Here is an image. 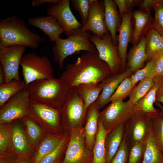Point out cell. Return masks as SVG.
I'll use <instances>...</instances> for the list:
<instances>
[{
	"mask_svg": "<svg viewBox=\"0 0 163 163\" xmlns=\"http://www.w3.org/2000/svg\"><path fill=\"white\" fill-rule=\"evenodd\" d=\"M113 74L98 52H86L74 63L68 65L59 78L69 89L84 84H99Z\"/></svg>",
	"mask_w": 163,
	"mask_h": 163,
	"instance_id": "cell-1",
	"label": "cell"
},
{
	"mask_svg": "<svg viewBox=\"0 0 163 163\" xmlns=\"http://www.w3.org/2000/svg\"><path fill=\"white\" fill-rule=\"evenodd\" d=\"M42 40L39 34L27 27L17 15L0 21V47L21 45L35 49Z\"/></svg>",
	"mask_w": 163,
	"mask_h": 163,
	"instance_id": "cell-2",
	"label": "cell"
},
{
	"mask_svg": "<svg viewBox=\"0 0 163 163\" xmlns=\"http://www.w3.org/2000/svg\"><path fill=\"white\" fill-rule=\"evenodd\" d=\"M31 100L61 109L70 89L59 78L34 81L27 87Z\"/></svg>",
	"mask_w": 163,
	"mask_h": 163,
	"instance_id": "cell-3",
	"label": "cell"
},
{
	"mask_svg": "<svg viewBox=\"0 0 163 163\" xmlns=\"http://www.w3.org/2000/svg\"><path fill=\"white\" fill-rule=\"evenodd\" d=\"M90 32L80 29L66 39L60 38L55 41L52 48L53 60L58 64L60 69L63 67L65 59L77 52L85 51L98 52L94 44L89 40L91 35Z\"/></svg>",
	"mask_w": 163,
	"mask_h": 163,
	"instance_id": "cell-4",
	"label": "cell"
},
{
	"mask_svg": "<svg viewBox=\"0 0 163 163\" xmlns=\"http://www.w3.org/2000/svg\"><path fill=\"white\" fill-rule=\"evenodd\" d=\"M61 109L30 99L27 116L35 121L46 133L61 135Z\"/></svg>",
	"mask_w": 163,
	"mask_h": 163,
	"instance_id": "cell-5",
	"label": "cell"
},
{
	"mask_svg": "<svg viewBox=\"0 0 163 163\" xmlns=\"http://www.w3.org/2000/svg\"><path fill=\"white\" fill-rule=\"evenodd\" d=\"M20 66L24 80L27 85L36 80L54 78L53 69L46 56H40L34 52L24 55Z\"/></svg>",
	"mask_w": 163,
	"mask_h": 163,
	"instance_id": "cell-6",
	"label": "cell"
},
{
	"mask_svg": "<svg viewBox=\"0 0 163 163\" xmlns=\"http://www.w3.org/2000/svg\"><path fill=\"white\" fill-rule=\"evenodd\" d=\"M69 130V142L60 163H92L93 152L86 146L84 128L82 126Z\"/></svg>",
	"mask_w": 163,
	"mask_h": 163,
	"instance_id": "cell-7",
	"label": "cell"
},
{
	"mask_svg": "<svg viewBox=\"0 0 163 163\" xmlns=\"http://www.w3.org/2000/svg\"><path fill=\"white\" fill-rule=\"evenodd\" d=\"M61 112V122L69 129L82 126L86 112L84 101L75 87L70 89Z\"/></svg>",
	"mask_w": 163,
	"mask_h": 163,
	"instance_id": "cell-8",
	"label": "cell"
},
{
	"mask_svg": "<svg viewBox=\"0 0 163 163\" xmlns=\"http://www.w3.org/2000/svg\"><path fill=\"white\" fill-rule=\"evenodd\" d=\"M111 102L99 114L104 126L109 132L125 124L134 112V104L129 99L126 101H116Z\"/></svg>",
	"mask_w": 163,
	"mask_h": 163,
	"instance_id": "cell-9",
	"label": "cell"
},
{
	"mask_svg": "<svg viewBox=\"0 0 163 163\" xmlns=\"http://www.w3.org/2000/svg\"><path fill=\"white\" fill-rule=\"evenodd\" d=\"M89 40L95 45L100 59L107 64L113 74L121 72L122 61L118 47L113 44L110 34H105L101 37L92 34Z\"/></svg>",
	"mask_w": 163,
	"mask_h": 163,
	"instance_id": "cell-10",
	"label": "cell"
},
{
	"mask_svg": "<svg viewBox=\"0 0 163 163\" xmlns=\"http://www.w3.org/2000/svg\"><path fill=\"white\" fill-rule=\"evenodd\" d=\"M26 46L17 45L0 47V62L5 76V83L14 79L21 80L19 67Z\"/></svg>",
	"mask_w": 163,
	"mask_h": 163,
	"instance_id": "cell-11",
	"label": "cell"
},
{
	"mask_svg": "<svg viewBox=\"0 0 163 163\" xmlns=\"http://www.w3.org/2000/svg\"><path fill=\"white\" fill-rule=\"evenodd\" d=\"M30 99L25 89L11 97L0 109V123H10L27 115Z\"/></svg>",
	"mask_w": 163,
	"mask_h": 163,
	"instance_id": "cell-12",
	"label": "cell"
},
{
	"mask_svg": "<svg viewBox=\"0 0 163 163\" xmlns=\"http://www.w3.org/2000/svg\"><path fill=\"white\" fill-rule=\"evenodd\" d=\"M153 120L147 115L135 111L126 123L124 134L129 146L146 141L152 129Z\"/></svg>",
	"mask_w": 163,
	"mask_h": 163,
	"instance_id": "cell-13",
	"label": "cell"
},
{
	"mask_svg": "<svg viewBox=\"0 0 163 163\" xmlns=\"http://www.w3.org/2000/svg\"><path fill=\"white\" fill-rule=\"evenodd\" d=\"M70 2L69 0H60L58 3L52 4L46 10L48 15L56 18L68 37L74 34L82 26L72 11Z\"/></svg>",
	"mask_w": 163,
	"mask_h": 163,
	"instance_id": "cell-14",
	"label": "cell"
},
{
	"mask_svg": "<svg viewBox=\"0 0 163 163\" xmlns=\"http://www.w3.org/2000/svg\"><path fill=\"white\" fill-rule=\"evenodd\" d=\"M104 11V1L91 0L88 19L81 30L83 31H89L100 37L105 34H110L105 23Z\"/></svg>",
	"mask_w": 163,
	"mask_h": 163,
	"instance_id": "cell-15",
	"label": "cell"
},
{
	"mask_svg": "<svg viewBox=\"0 0 163 163\" xmlns=\"http://www.w3.org/2000/svg\"><path fill=\"white\" fill-rule=\"evenodd\" d=\"M11 123V152L17 156L25 157L30 160L34 152L20 120H14Z\"/></svg>",
	"mask_w": 163,
	"mask_h": 163,
	"instance_id": "cell-16",
	"label": "cell"
},
{
	"mask_svg": "<svg viewBox=\"0 0 163 163\" xmlns=\"http://www.w3.org/2000/svg\"><path fill=\"white\" fill-rule=\"evenodd\" d=\"M132 10L125 12L121 17V21L117 31L118 50L119 56L122 61L121 72L125 70L127 58V50L129 43L131 39L133 28Z\"/></svg>",
	"mask_w": 163,
	"mask_h": 163,
	"instance_id": "cell-17",
	"label": "cell"
},
{
	"mask_svg": "<svg viewBox=\"0 0 163 163\" xmlns=\"http://www.w3.org/2000/svg\"><path fill=\"white\" fill-rule=\"evenodd\" d=\"M133 73L128 68L123 71L111 75L99 84L102 90L96 101L100 109L110 102V98L121 82L126 78L130 76Z\"/></svg>",
	"mask_w": 163,
	"mask_h": 163,
	"instance_id": "cell-18",
	"label": "cell"
},
{
	"mask_svg": "<svg viewBox=\"0 0 163 163\" xmlns=\"http://www.w3.org/2000/svg\"><path fill=\"white\" fill-rule=\"evenodd\" d=\"M132 17L133 27L130 42L133 46L136 45L153 27L154 18L151 14L150 11L140 9L133 12Z\"/></svg>",
	"mask_w": 163,
	"mask_h": 163,
	"instance_id": "cell-19",
	"label": "cell"
},
{
	"mask_svg": "<svg viewBox=\"0 0 163 163\" xmlns=\"http://www.w3.org/2000/svg\"><path fill=\"white\" fill-rule=\"evenodd\" d=\"M153 80L154 84L151 89L143 97L133 105L134 111L141 112L152 120L160 111L159 109L154 107V104L155 102L157 91L163 81V78L162 76H160L155 77Z\"/></svg>",
	"mask_w": 163,
	"mask_h": 163,
	"instance_id": "cell-20",
	"label": "cell"
},
{
	"mask_svg": "<svg viewBox=\"0 0 163 163\" xmlns=\"http://www.w3.org/2000/svg\"><path fill=\"white\" fill-rule=\"evenodd\" d=\"M100 110L96 101L89 106L86 111V122L84 128L85 142L87 148L92 151L97 132Z\"/></svg>",
	"mask_w": 163,
	"mask_h": 163,
	"instance_id": "cell-21",
	"label": "cell"
},
{
	"mask_svg": "<svg viewBox=\"0 0 163 163\" xmlns=\"http://www.w3.org/2000/svg\"><path fill=\"white\" fill-rule=\"evenodd\" d=\"M28 22L30 25L42 30L53 43L60 38V35L64 32L56 18L51 16L30 18Z\"/></svg>",
	"mask_w": 163,
	"mask_h": 163,
	"instance_id": "cell-22",
	"label": "cell"
},
{
	"mask_svg": "<svg viewBox=\"0 0 163 163\" xmlns=\"http://www.w3.org/2000/svg\"><path fill=\"white\" fill-rule=\"evenodd\" d=\"M104 20L107 28L109 31L113 44H118L117 31L121 23V17L114 0H104Z\"/></svg>",
	"mask_w": 163,
	"mask_h": 163,
	"instance_id": "cell-23",
	"label": "cell"
},
{
	"mask_svg": "<svg viewBox=\"0 0 163 163\" xmlns=\"http://www.w3.org/2000/svg\"><path fill=\"white\" fill-rule=\"evenodd\" d=\"M63 136L62 135L46 133L35 150L30 159V163H39L46 155L53 151L59 144Z\"/></svg>",
	"mask_w": 163,
	"mask_h": 163,
	"instance_id": "cell-24",
	"label": "cell"
},
{
	"mask_svg": "<svg viewBox=\"0 0 163 163\" xmlns=\"http://www.w3.org/2000/svg\"><path fill=\"white\" fill-rule=\"evenodd\" d=\"M125 124L110 132L106 136L105 142L106 163H110L120 145L124 134Z\"/></svg>",
	"mask_w": 163,
	"mask_h": 163,
	"instance_id": "cell-25",
	"label": "cell"
},
{
	"mask_svg": "<svg viewBox=\"0 0 163 163\" xmlns=\"http://www.w3.org/2000/svg\"><path fill=\"white\" fill-rule=\"evenodd\" d=\"M145 44V36L141 39L136 45L131 48L127 56L128 68L130 69L133 72L141 68L147 60Z\"/></svg>",
	"mask_w": 163,
	"mask_h": 163,
	"instance_id": "cell-26",
	"label": "cell"
},
{
	"mask_svg": "<svg viewBox=\"0 0 163 163\" xmlns=\"http://www.w3.org/2000/svg\"><path fill=\"white\" fill-rule=\"evenodd\" d=\"M145 50L147 60H150L163 54V36L153 27L145 36Z\"/></svg>",
	"mask_w": 163,
	"mask_h": 163,
	"instance_id": "cell-27",
	"label": "cell"
},
{
	"mask_svg": "<svg viewBox=\"0 0 163 163\" xmlns=\"http://www.w3.org/2000/svg\"><path fill=\"white\" fill-rule=\"evenodd\" d=\"M20 120L30 146L34 152L46 133L35 121L28 116H25Z\"/></svg>",
	"mask_w": 163,
	"mask_h": 163,
	"instance_id": "cell-28",
	"label": "cell"
},
{
	"mask_svg": "<svg viewBox=\"0 0 163 163\" xmlns=\"http://www.w3.org/2000/svg\"><path fill=\"white\" fill-rule=\"evenodd\" d=\"M109 132L105 128L99 117L98 130L92 150L93 158L92 163H106L105 140Z\"/></svg>",
	"mask_w": 163,
	"mask_h": 163,
	"instance_id": "cell-29",
	"label": "cell"
},
{
	"mask_svg": "<svg viewBox=\"0 0 163 163\" xmlns=\"http://www.w3.org/2000/svg\"><path fill=\"white\" fill-rule=\"evenodd\" d=\"M75 87L84 101L86 112L89 106L97 101L102 90L99 84H84Z\"/></svg>",
	"mask_w": 163,
	"mask_h": 163,
	"instance_id": "cell-30",
	"label": "cell"
},
{
	"mask_svg": "<svg viewBox=\"0 0 163 163\" xmlns=\"http://www.w3.org/2000/svg\"><path fill=\"white\" fill-rule=\"evenodd\" d=\"M141 163H163V153L156 143L152 129L146 139V145Z\"/></svg>",
	"mask_w": 163,
	"mask_h": 163,
	"instance_id": "cell-31",
	"label": "cell"
},
{
	"mask_svg": "<svg viewBox=\"0 0 163 163\" xmlns=\"http://www.w3.org/2000/svg\"><path fill=\"white\" fill-rule=\"evenodd\" d=\"M24 80L14 79L0 85V108H1L12 96L27 88Z\"/></svg>",
	"mask_w": 163,
	"mask_h": 163,
	"instance_id": "cell-32",
	"label": "cell"
},
{
	"mask_svg": "<svg viewBox=\"0 0 163 163\" xmlns=\"http://www.w3.org/2000/svg\"><path fill=\"white\" fill-rule=\"evenodd\" d=\"M11 123H0V155L12 153L11 151Z\"/></svg>",
	"mask_w": 163,
	"mask_h": 163,
	"instance_id": "cell-33",
	"label": "cell"
},
{
	"mask_svg": "<svg viewBox=\"0 0 163 163\" xmlns=\"http://www.w3.org/2000/svg\"><path fill=\"white\" fill-rule=\"evenodd\" d=\"M153 79L145 78L139 82L129 95V100L134 104L143 97L154 84Z\"/></svg>",
	"mask_w": 163,
	"mask_h": 163,
	"instance_id": "cell-34",
	"label": "cell"
},
{
	"mask_svg": "<svg viewBox=\"0 0 163 163\" xmlns=\"http://www.w3.org/2000/svg\"><path fill=\"white\" fill-rule=\"evenodd\" d=\"M155 66V59L153 58L149 60L143 68L132 74L130 77L133 84L135 85L138 82L144 79L154 78Z\"/></svg>",
	"mask_w": 163,
	"mask_h": 163,
	"instance_id": "cell-35",
	"label": "cell"
},
{
	"mask_svg": "<svg viewBox=\"0 0 163 163\" xmlns=\"http://www.w3.org/2000/svg\"><path fill=\"white\" fill-rule=\"evenodd\" d=\"M135 85L132 82L130 76L124 79L120 84L110 100V102L123 101L129 96Z\"/></svg>",
	"mask_w": 163,
	"mask_h": 163,
	"instance_id": "cell-36",
	"label": "cell"
},
{
	"mask_svg": "<svg viewBox=\"0 0 163 163\" xmlns=\"http://www.w3.org/2000/svg\"><path fill=\"white\" fill-rule=\"evenodd\" d=\"M66 133L63 135L62 139L57 147L53 151L43 158L39 163H54L61 158L69 140Z\"/></svg>",
	"mask_w": 163,
	"mask_h": 163,
	"instance_id": "cell-37",
	"label": "cell"
},
{
	"mask_svg": "<svg viewBox=\"0 0 163 163\" xmlns=\"http://www.w3.org/2000/svg\"><path fill=\"white\" fill-rule=\"evenodd\" d=\"M146 145V140L130 145L128 163H141Z\"/></svg>",
	"mask_w": 163,
	"mask_h": 163,
	"instance_id": "cell-38",
	"label": "cell"
},
{
	"mask_svg": "<svg viewBox=\"0 0 163 163\" xmlns=\"http://www.w3.org/2000/svg\"><path fill=\"white\" fill-rule=\"evenodd\" d=\"M152 130L155 141L163 153V112L161 110L153 119Z\"/></svg>",
	"mask_w": 163,
	"mask_h": 163,
	"instance_id": "cell-39",
	"label": "cell"
},
{
	"mask_svg": "<svg viewBox=\"0 0 163 163\" xmlns=\"http://www.w3.org/2000/svg\"><path fill=\"white\" fill-rule=\"evenodd\" d=\"M73 7L77 11L81 18L82 26L88 19L91 4V0H71Z\"/></svg>",
	"mask_w": 163,
	"mask_h": 163,
	"instance_id": "cell-40",
	"label": "cell"
},
{
	"mask_svg": "<svg viewBox=\"0 0 163 163\" xmlns=\"http://www.w3.org/2000/svg\"><path fill=\"white\" fill-rule=\"evenodd\" d=\"M129 145L124 134L120 145L110 163H128Z\"/></svg>",
	"mask_w": 163,
	"mask_h": 163,
	"instance_id": "cell-41",
	"label": "cell"
},
{
	"mask_svg": "<svg viewBox=\"0 0 163 163\" xmlns=\"http://www.w3.org/2000/svg\"><path fill=\"white\" fill-rule=\"evenodd\" d=\"M153 9L155 12L153 27L163 36V0H157Z\"/></svg>",
	"mask_w": 163,
	"mask_h": 163,
	"instance_id": "cell-42",
	"label": "cell"
},
{
	"mask_svg": "<svg viewBox=\"0 0 163 163\" xmlns=\"http://www.w3.org/2000/svg\"><path fill=\"white\" fill-rule=\"evenodd\" d=\"M155 59V76L156 77L162 76L163 74V54L159 56Z\"/></svg>",
	"mask_w": 163,
	"mask_h": 163,
	"instance_id": "cell-43",
	"label": "cell"
},
{
	"mask_svg": "<svg viewBox=\"0 0 163 163\" xmlns=\"http://www.w3.org/2000/svg\"><path fill=\"white\" fill-rule=\"evenodd\" d=\"M157 0H145L142 2L140 5V9L150 11L153 9Z\"/></svg>",
	"mask_w": 163,
	"mask_h": 163,
	"instance_id": "cell-44",
	"label": "cell"
},
{
	"mask_svg": "<svg viewBox=\"0 0 163 163\" xmlns=\"http://www.w3.org/2000/svg\"><path fill=\"white\" fill-rule=\"evenodd\" d=\"M119 9V11L121 17L126 12L128 11L126 4L125 0H114Z\"/></svg>",
	"mask_w": 163,
	"mask_h": 163,
	"instance_id": "cell-45",
	"label": "cell"
},
{
	"mask_svg": "<svg viewBox=\"0 0 163 163\" xmlns=\"http://www.w3.org/2000/svg\"><path fill=\"white\" fill-rule=\"evenodd\" d=\"M155 103H161L163 104V81L157 91Z\"/></svg>",
	"mask_w": 163,
	"mask_h": 163,
	"instance_id": "cell-46",
	"label": "cell"
},
{
	"mask_svg": "<svg viewBox=\"0 0 163 163\" xmlns=\"http://www.w3.org/2000/svg\"><path fill=\"white\" fill-rule=\"evenodd\" d=\"M60 1V0H33L32 4L33 6H35L47 3L56 4L59 2Z\"/></svg>",
	"mask_w": 163,
	"mask_h": 163,
	"instance_id": "cell-47",
	"label": "cell"
},
{
	"mask_svg": "<svg viewBox=\"0 0 163 163\" xmlns=\"http://www.w3.org/2000/svg\"><path fill=\"white\" fill-rule=\"evenodd\" d=\"M17 156L0 157V163H15Z\"/></svg>",
	"mask_w": 163,
	"mask_h": 163,
	"instance_id": "cell-48",
	"label": "cell"
},
{
	"mask_svg": "<svg viewBox=\"0 0 163 163\" xmlns=\"http://www.w3.org/2000/svg\"><path fill=\"white\" fill-rule=\"evenodd\" d=\"M127 8L128 11L132 10L133 6L140 2L139 0H125Z\"/></svg>",
	"mask_w": 163,
	"mask_h": 163,
	"instance_id": "cell-49",
	"label": "cell"
},
{
	"mask_svg": "<svg viewBox=\"0 0 163 163\" xmlns=\"http://www.w3.org/2000/svg\"><path fill=\"white\" fill-rule=\"evenodd\" d=\"M15 163H30L28 158L21 156H18Z\"/></svg>",
	"mask_w": 163,
	"mask_h": 163,
	"instance_id": "cell-50",
	"label": "cell"
},
{
	"mask_svg": "<svg viewBox=\"0 0 163 163\" xmlns=\"http://www.w3.org/2000/svg\"><path fill=\"white\" fill-rule=\"evenodd\" d=\"M5 83V73L2 66L0 65V85H3Z\"/></svg>",
	"mask_w": 163,
	"mask_h": 163,
	"instance_id": "cell-51",
	"label": "cell"
},
{
	"mask_svg": "<svg viewBox=\"0 0 163 163\" xmlns=\"http://www.w3.org/2000/svg\"><path fill=\"white\" fill-rule=\"evenodd\" d=\"M155 104L163 112V106L159 103H155Z\"/></svg>",
	"mask_w": 163,
	"mask_h": 163,
	"instance_id": "cell-52",
	"label": "cell"
},
{
	"mask_svg": "<svg viewBox=\"0 0 163 163\" xmlns=\"http://www.w3.org/2000/svg\"><path fill=\"white\" fill-rule=\"evenodd\" d=\"M62 161V159H61V158H59L58 160L54 163H60Z\"/></svg>",
	"mask_w": 163,
	"mask_h": 163,
	"instance_id": "cell-53",
	"label": "cell"
},
{
	"mask_svg": "<svg viewBox=\"0 0 163 163\" xmlns=\"http://www.w3.org/2000/svg\"><path fill=\"white\" fill-rule=\"evenodd\" d=\"M162 77H163V74L162 75Z\"/></svg>",
	"mask_w": 163,
	"mask_h": 163,
	"instance_id": "cell-54",
	"label": "cell"
}]
</instances>
